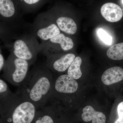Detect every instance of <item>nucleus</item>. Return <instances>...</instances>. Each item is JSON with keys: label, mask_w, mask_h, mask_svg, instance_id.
Instances as JSON below:
<instances>
[{"label": "nucleus", "mask_w": 123, "mask_h": 123, "mask_svg": "<svg viewBox=\"0 0 123 123\" xmlns=\"http://www.w3.org/2000/svg\"><path fill=\"white\" fill-rule=\"evenodd\" d=\"M54 76L45 65L33 69L17 93L34 104L37 108H43L47 103Z\"/></svg>", "instance_id": "obj_1"}, {"label": "nucleus", "mask_w": 123, "mask_h": 123, "mask_svg": "<svg viewBox=\"0 0 123 123\" xmlns=\"http://www.w3.org/2000/svg\"><path fill=\"white\" fill-rule=\"evenodd\" d=\"M1 113L12 123H31L35 118L37 108L34 104L17 92H12L0 98Z\"/></svg>", "instance_id": "obj_2"}, {"label": "nucleus", "mask_w": 123, "mask_h": 123, "mask_svg": "<svg viewBox=\"0 0 123 123\" xmlns=\"http://www.w3.org/2000/svg\"><path fill=\"white\" fill-rule=\"evenodd\" d=\"M6 47L16 57L25 60L30 65L37 59L40 53V45L37 38L31 32L21 35L14 31L1 33Z\"/></svg>", "instance_id": "obj_3"}, {"label": "nucleus", "mask_w": 123, "mask_h": 123, "mask_svg": "<svg viewBox=\"0 0 123 123\" xmlns=\"http://www.w3.org/2000/svg\"><path fill=\"white\" fill-rule=\"evenodd\" d=\"M23 13L19 0H0V30L12 31L23 27Z\"/></svg>", "instance_id": "obj_4"}, {"label": "nucleus", "mask_w": 123, "mask_h": 123, "mask_svg": "<svg viewBox=\"0 0 123 123\" xmlns=\"http://www.w3.org/2000/svg\"><path fill=\"white\" fill-rule=\"evenodd\" d=\"M30 66L28 61L18 58L10 53L6 61L2 77L11 85L19 88L28 77Z\"/></svg>", "instance_id": "obj_5"}, {"label": "nucleus", "mask_w": 123, "mask_h": 123, "mask_svg": "<svg viewBox=\"0 0 123 123\" xmlns=\"http://www.w3.org/2000/svg\"><path fill=\"white\" fill-rule=\"evenodd\" d=\"M30 31L42 43L48 41L61 33L47 11L38 15L31 25Z\"/></svg>", "instance_id": "obj_6"}, {"label": "nucleus", "mask_w": 123, "mask_h": 123, "mask_svg": "<svg viewBox=\"0 0 123 123\" xmlns=\"http://www.w3.org/2000/svg\"><path fill=\"white\" fill-rule=\"evenodd\" d=\"M72 38L62 33L48 41L42 42L40 45V52L46 56L60 54L61 51L68 52L74 47Z\"/></svg>", "instance_id": "obj_7"}, {"label": "nucleus", "mask_w": 123, "mask_h": 123, "mask_svg": "<svg viewBox=\"0 0 123 123\" xmlns=\"http://www.w3.org/2000/svg\"><path fill=\"white\" fill-rule=\"evenodd\" d=\"M45 65L53 73L65 72L75 59L76 55L73 53L51 55L46 56Z\"/></svg>", "instance_id": "obj_8"}, {"label": "nucleus", "mask_w": 123, "mask_h": 123, "mask_svg": "<svg viewBox=\"0 0 123 123\" xmlns=\"http://www.w3.org/2000/svg\"><path fill=\"white\" fill-rule=\"evenodd\" d=\"M49 14L62 32L69 35H74L76 33L77 26L72 18L60 15L54 9L51 10Z\"/></svg>", "instance_id": "obj_9"}, {"label": "nucleus", "mask_w": 123, "mask_h": 123, "mask_svg": "<svg viewBox=\"0 0 123 123\" xmlns=\"http://www.w3.org/2000/svg\"><path fill=\"white\" fill-rule=\"evenodd\" d=\"M123 9L117 4L106 2L102 6L100 10L101 15L106 20L111 22L119 21L123 15Z\"/></svg>", "instance_id": "obj_10"}, {"label": "nucleus", "mask_w": 123, "mask_h": 123, "mask_svg": "<svg viewBox=\"0 0 123 123\" xmlns=\"http://www.w3.org/2000/svg\"><path fill=\"white\" fill-rule=\"evenodd\" d=\"M123 79V69L118 66L108 69L103 73L101 77L103 83L110 85L118 82Z\"/></svg>", "instance_id": "obj_11"}, {"label": "nucleus", "mask_w": 123, "mask_h": 123, "mask_svg": "<svg viewBox=\"0 0 123 123\" xmlns=\"http://www.w3.org/2000/svg\"><path fill=\"white\" fill-rule=\"evenodd\" d=\"M81 115L82 120L86 122L92 120V123H105L106 117L102 112L97 111L90 106H87L83 108Z\"/></svg>", "instance_id": "obj_12"}, {"label": "nucleus", "mask_w": 123, "mask_h": 123, "mask_svg": "<svg viewBox=\"0 0 123 123\" xmlns=\"http://www.w3.org/2000/svg\"><path fill=\"white\" fill-rule=\"evenodd\" d=\"M82 60L79 56H76L68 69L67 74L73 79L77 80L81 77L82 75L80 66Z\"/></svg>", "instance_id": "obj_13"}, {"label": "nucleus", "mask_w": 123, "mask_h": 123, "mask_svg": "<svg viewBox=\"0 0 123 123\" xmlns=\"http://www.w3.org/2000/svg\"><path fill=\"white\" fill-rule=\"evenodd\" d=\"M48 0H19L20 5L24 13L35 11L42 6Z\"/></svg>", "instance_id": "obj_14"}, {"label": "nucleus", "mask_w": 123, "mask_h": 123, "mask_svg": "<svg viewBox=\"0 0 123 123\" xmlns=\"http://www.w3.org/2000/svg\"><path fill=\"white\" fill-rule=\"evenodd\" d=\"M107 55L114 60H123V43L115 44L108 49Z\"/></svg>", "instance_id": "obj_15"}, {"label": "nucleus", "mask_w": 123, "mask_h": 123, "mask_svg": "<svg viewBox=\"0 0 123 123\" xmlns=\"http://www.w3.org/2000/svg\"><path fill=\"white\" fill-rule=\"evenodd\" d=\"M42 109L43 111L41 115H39L36 120L35 123H54V119L52 116L53 111L52 106L50 105L47 106H45Z\"/></svg>", "instance_id": "obj_16"}, {"label": "nucleus", "mask_w": 123, "mask_h": 123, "mask_svg": "<svg viewBox=\"0 0 123 123\" xmlns=\"http://www.w3.org/2000/svg\"><path fill=\"white\" fill-rule=\"evenodd\" d=\"M97 33L98 37L104 43L107 45L112 44V37L103 29L99 28L97 30Z\"/></svg>", "instance_id": "obj_17"}, {"label": "nucleus", "mask_w": 123, "mask_h": 123, "mask_svg": "<svg viewBox=\"0 0 123 123\" xmlns=\"http://www.w3.org/2000/svg\"><path fill=\"white\" fill-rule=\"evenodd\" d=\"M11 92L6 82L3 79H0V98L6 97Z\"/></svg>", "instance_id": "obj_18"}, {"label": "nucleus", "mask_w": 123, "mask_h": 123, "mask_svg": "<svg viewBox=\"0 0 123 123\" xmlns=\"http://www.w3.org/2000/svg\"><path fill=\"white\" fill-rule=\"evenodd\" d=\"M117 111L119 117L114 123H123V102L120 103L118 105Z\"/></svg>", "instance_id": "obj_19"}, {"label": "nucleus", "mask_w": 123, "mask_h": 123, "mask_svg": "<svg viewBox=\"0 0 123 123\" xmlns=\"http://www.w3.org/2000/svg\"><path fill=\"white\" fill-rule=\"evenodd\" d=\"M6 61H5L4 57L2 55L1 50H0V71H2L4 67Z\"/></svg>", "instance_id": "obj_20"}, {"label": "nucleus", "mask_w": 123, "mask_h": 123, "mask_svg": "<svg viewBox=\"0 0 123 123\" xmlns=\"http://www.w3.org/2000/svg\"><path fill=\"white\" fill-rule=\"evenodd\" d=\"M121 5H122V6H123V0H121Z\"/></svg>", "instance_id": "obj_21"}]
</instances>
